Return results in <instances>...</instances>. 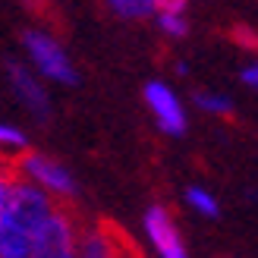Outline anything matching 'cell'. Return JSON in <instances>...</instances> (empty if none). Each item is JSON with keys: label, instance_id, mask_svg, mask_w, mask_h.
Instances as JSON below:
<instances>
[{"label": "cell", "instance_id": "obj_7", "mask_svg": "<svg viewBox=\"0 0 258 258\" xmlns=\"http://www.w3.org/2000/svg\"><path fill=\"white\" fill-rule=\"evenodd\" d=\"M227 38H230L233 44H239L242 50H255V54H258V35L249 29V25H230V29H227Z\"/></svg>", "mask_w": 258, "mask_h": 258}, {"label": "cell", "instance_id": "obj_12", "mask_svg": "<svg viewBox=\"0 0 258 258\" xmlns=\"http://www.w3.org/2000/svg\"><path fill=\"white\" fill-rule=\"evenodd\" d=\"M199 104H202L205 110H221V113H230V107H227V101H224V98H211V95H199Z\"/></svg>", "mask_w": 258, "mask_h": 258}, {"label": "cell", "instance_id": "obj_2", "mask_svg": "<svg viewBox=\"0 0 258 258\" xmlns=\"http://www.w3.org/2000/svg\"><path fill=\"white\" fill-rule=\"evenodd\" d=\"M82 233H85V221L76 208V202L63 199L54 217L35 236L32 258H76L82 252Z\"/></svg>", "mask_w": 258, "mask_h": 258}, {"label": "cell", "instance_id": "obj_8", "mask_svg": "<svg viewBox=\"0 0 258 258\" xmlns=\"http://www.w3.org/2000/svg\"><path fill=\"white\" fill-rule=\"evenodd\" d=\"M79 258H107L95 230H85V233H82V252H79Z\"/></svg>", "mask_w": 258, "mask_h": 258}, {"label": "cell", "instance_id": "obj_6", "mask_svg": "<svg viewBox=\"0 0 258 258\" xmlns=\"http://www.w3.org/2000/svg\"><path fill=\"white\" fill-rule=\"evenodd\" d=\"M7 70H10V76H13V85H16V92L25 98V104H29L32 110H38L44 117V110H47V98H44V92L35 85V79L29 73H25L19 63H7Z\"/></svg>", "mask_w": 258, "mask_h": 258}, {"label": "cell", "instance_id": "obj_15", "mask_svg": "<svg viewBox=\"0 0 258 258\" xmlns=\"http://www.w3.org/2000/svg\"><path fill=\"white\" fill-rule=\"evenodd\" d=\"M242 79H246L249 85H258V67H249L246 73H242Z\"/></svg>", "mask_w": 258, "mask_h": 258}, {"label": "cell", "instance_id": "obj_10", "mask_svg": "<svg viewBox=\"0 0 258 258\" xmlns=\"http://www.w3.org/2000/svg\"><path fill=\"white\" fill-rule=\"evenodd\" d=\"M186 199L196 205L199 211H205V214H217V205H214V199L208 196V192H202V189H189V192H186Z\"/></svg>", "mask_w": 258, "mask_h": 258}, {"label": "cell", "instance_id": "obj_3", "mask_svg": "<svg viewBox=\"0 0 258 258\" xmlns=\"http://www.w3.org/2000/svg\"><path fill=\"white\" fill-rule=\"evenodd\" d=\"M22 41H25V47L32 50L35 63L50 76V79H60V82H73L76 79L73 70H70V63H67V57H63V50H60V44H54L47 35H41V32H25Z\"/></svg>", "mask_w": 258, "mask_h": 258}, {"label": "cell", "instance_id": "obj_11", "mask_svg": "<svg viewBox=\"0 0 258 258\" xmlns=\"http://www.w3.org/2000/svg\"><path fill=\"white\" fill-rule=\"evenodd\" d=\"M151 7H158L161 16H176L186 10V0H151Z\"/></svg>", "mask_w": 258, "mask_h": 258}, {"label": "cell", "instance_id": "obj_4", "mask_svg": "<svg viewBox=\"0 0 258 258\" xmlns=\"http://www.w3.org/2000/svg\"><path fill=\"white\" fill-rule=\"evenodd\" d=\"M145 227H148L154 246L161 249L164 258H186V249H183V242H179L176 227H173L170 214H167L161 205H154V208L145 214Z\"/></svg>", "mask_w": 258, "mask_h": 258}, {"label": "cell", "instance_id": "obj_5", "mask_svg": "<svg viewBox=\"0 0 258 258\" xmlns=\"http://www.w3.org/2000/svg\"><path fill=\"white\" fill-rule=\"evenodd\" d=\"M145 101L151 104L154 117L161 120V126L167 129V133H179V129L186 126L183 110H179L176 98L170 95V88H164L161 82H154V85H148V88H145Z\"/></svg>", "mask_w": 258, "mask_h": 258}, {"label": "cell", "instance_id": "obj_13", "mask_svg": "<svg viewBox=\"0 0 258 258\" xmlns=\"http://www.w3.org/2000/svg\"><path fill=\"white\" fill-rule=\"evenodd\" d=\"M0 139H4V145H16L19 151H25V142H22V136L16 133V129H10V126H7L4 133H0Z\"/></svg>", "mask_w": 258, "mask_h": 258}, {"label": "cell", "instance_id": "obj_9", "mask_svg": "<svg viewBox=\"0 0 258 258\" xmlns=\"http://www.w3.org/2000/svg\"><path fill=\"white\" fill-rule=\"evenodd\" d=\"M110 7L123 16H142V13H148L151 0H110Z\"/></svg>", "mask_w": 258, "mask_h": 258}, {"label": "cell", "instance_id": "obj_14", "mask_svg": "<svg viewBox=\"0 0 258 258\" xmlns=\"http://www.w3.org/2000/svg\"><path fill=\"white\" fill-rule=\"evenodd\" d=\"M161 25H164L170 35H183V32H186V25L179 22V16H161Z\"/></svg>", "mask_w": 258, "mask_h": 258}, {"label": "cell", "instance_id": "obj_1", "mask_svg": "<svg viewBox=\"0 0 258 258\" xmlns=\"http://www.w3.org/2000/svg\"><path fill=\"white\" fill-rule=\"evenodd\" d=\"M0 196H4V208H0V224L7 230H19V233L38 236L44 224L54 217L60 208V196H47L41 186L29 183V179H16V183H0Z\"/></svg>", "mask_w": 258, "mask_h": 258}]
</instances>
